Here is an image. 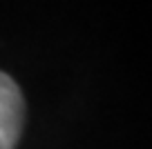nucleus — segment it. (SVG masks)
<instances>
[{"label":"nucleus","mask_w":152,"mask_h":149,"mask_svg":"<svg viewBox=\"0 0 152 149\" xmlns=\"http://www.w3.org/2000/svg\"><path fill=\"white\" fill-rule=\"evenodd\" d=\"M25 127V98L11 76L0 71V149H16Z\"/></svg>","instance_id":"f257e3e1"}]
</instances>
